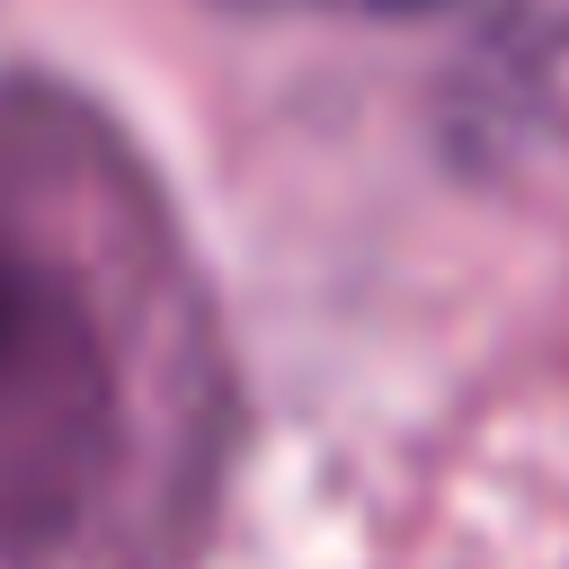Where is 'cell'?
I'll return each mask as SVG.
<instances>
[{
	"mask_svg": "<svg viewBox=\"0 0 569 569\" xmlns=\"http://www.w3.org/2000/svg\"><path fill=\"white\" fill-rule=\"evenodd\" d=\"M231 462L204 293L107 133L0 169V569H187Z\"/></svg>",
	"mask_w": 569,
	"mask_h": 569,
	"instance_id": "cell-1",
	"label": "cell"
},
{
	"mask_svg": "<svg viewBox=\"0 0 569 569\" xmlns=\"http://www.w3.org/2000/svg\"><path fill=\"white\" fill-rule=\"evenodd\" d=\"M249 18H365V27H400V18H445L462 0H222Z\"/></svg>",
	"mask_w": 569,
	"mask_h": 569,
	"instance_id": "cell-2",
	"label": "cell"
}]
</instances>
